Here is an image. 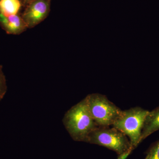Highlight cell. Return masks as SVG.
Segmentation results:
<instances>
[{
  "instance_id": "obj_1",
  "label": "cell",
  "mask_w": 159,
  "mask_h": 159,
  "mask_svg": "<svg viewBox=\"0 0 159 159\" xmlns=\"http://www.w3.org/2000/svg\"><path fill=\"white\" fill-rule=\"evenodd\" d=\"M62 122L71 138L76 142H86L89 135L98 127L90 113L85 98L66 113Z\"/></svg>"
},
{
  "instance_id": "obj_3",
  "label": "cell",
  "mask_w": 159,
  "mask_h": 159,
  "mask_svg": "<svg viewBox=\"0 0 159 159\" xmlns=\"http://www.w3.org/2000/svg\"><path fill=\"white\" fill-rule=\"evenodd\" d=\"M149 111L139 107L122 111L111 125L128 137L133 151L141 143L143 125Z\"/></svg>"
},
{
  "instance_id": "obj_2",
  "label": "cell",
  "mask_w": 159,
  "mask_h": 159,
  "mask_svg": "<svg viewBox=\"0 0 159 159\" xmlns=\"http://www.w3.org/2000/svg\"><path fill=\"white\" fill-rule=\"evenodd\" d=\"M86 143L115 152L117 159H126L133 151L128 137L112 126H98L89 135Z\"/></svg>"
},
{
  "instance_id": "obj_4",
  "label": "cell",
  "mask_w": 159,
  "mask_h": 159,
  "mask_svg": "<svg viewBox=\"0 0 159 159\" xmlns=\"http://www.w3.org/2000/svg\"><path fill=\"white\" fill-rule=\"evenodd\" d=\"M85 98L91 116L98 126H111L122 114V110L105 95L93 93Z\"/></svg>"
},
{
  "instance_id": "obj_11",
  "label": "cell",
  "mask_w": 159,
  "mask_h": 159,
  "mask_svg": "<svg viewBox=\"0 0 159 159\" xmlns=\"http://www.w3.org/2000/svg\"><path fill=\"white\" fill-rule=\"evenodd\" d=\"M35 1V0H23L24 2L25 3V4H28V5H29V4L31 3V2H33V1Z\"/></svg>"
},
{
  "instance_id": "obj_10",
  "label": "cell",
  "mask_w": 159,
  "mask_h": 159,
  "mask_svg": "<svg viewBox=\"0 0 159 159\" xmlns=\"http://www.w3.org/2000/svg\"><path fill=\"white\" fill-rule=\"evenodd\" d=\"M7 91L6 76L3 71L2 66L0 65V101L3 99Z\"/></svg>"
},
{
  "instance_id": "obj_6",
  "label": "cell",
  "mask_w": 159,
  "mask_h": 159,
  "mask_svg": "<svg viewBox=\"0 0 159 159\" xmlns=\"http://www.w3.org/2000/svg\"><path fill=\"white\" fill-rule=\"evenodd\" d=\"M0 25L8 34H20L28 29L22 16L18 15L6 16L0 13Z\"/></svg>"
},
{
  "instance_id": "obj_8",
  "label": "cell",
  "mask_w": 159,
  "mask_h": 159,
  "mask_svg": "<svg viewBox=\"0 0 159 159\" xmlns=\"http://www.w3.org/2000/svg\"><path fill=\"white\" fill-rule=\"evenodd\" d=\"M21 7L20 0H0V13L6 16L17 15Z\"/></svg>"
},
{
  "instance_id": "obj_9",
  "label": "cell",
  "mask_w": 159,
  "mask_h": 159,
  "mask_svg": "<svg viewBox=\"0 0 159 159\" xmlns=\"http://www.w3.org/2000/svg\"><path fill=\"white\" fill-rule=\"evenodd\" d=\"M144 159H159V140L150 145Z\"/></svg>"
},
{
  "instance_id": "obj_7",
  "label": "cell",
  "mask_w": 159,
  "mask_h": 159,
  "mask_svg": "<svg viewBox=\"0 0 159 159\" xmlns=\"http://www.w3.org/2000/svg\"><path fill=\"white\" fill-rule=\"evenodd\" d=\"M159 130V106L149 111L142 130L141 143L152 134Z\"/></svg>"
},
{
  "instance_id": "obj_5",
  "label": "cell",
  "mask_w": 159,
  "mask_h": 159,
  "mask_svg": "<svg viewBox=\"0 0 159 159\" xmlns=\"http://www.w3.org/2000/svg\"><path fill=\"white\" fill-rule=\"evenodd\" d=\"M50 0H35L28 5L22 16L28 28H34L48 15L50 10Z\"/></svg>"
}]
</instances>
